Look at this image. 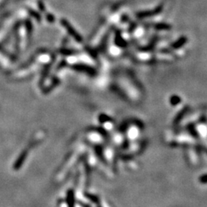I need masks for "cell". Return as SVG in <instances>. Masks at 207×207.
<instances>
[{"label":"cell","mask_w":207,"mask_h":207,"mask_svg":"<svg viewBox=\"0 0 207 207\" xmlns=\"http://www.w3.org/2000/svg\"><path fill=\"white\" fill-rule=\"evenodd\" d=\"M66 200L68 207H75V194L72 190H69L67 193Z\"/></svg>","instance_id":"obj_1"}]
</instances>
